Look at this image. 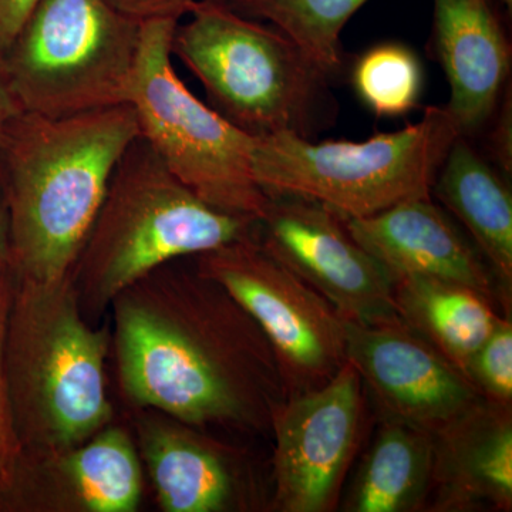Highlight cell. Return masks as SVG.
<instances>
[{
  "label": "cell",
  "instance_id": "cell-1",
  "mask_svg": "<svg viewBox=\"0 0 512 512\" xmlns=\"http://www.w3.org/2000/svg\"><path fill=\"white\" fill-rule=\"evenodd\" d=\"M111 353L126 410L153 409L192 426L271 433L288 399L274 350L218 282L174 262L111 302Z\"/></svg>",
  "mask_w": 512,
  "mask_h": 512
},
{
  "label": "cell",
  "instance_id": "cell-2",
  "mask_svg": "<svg viewBox=\"0 0 512 512\" xmlns=\"http://www.w3.org/2000/svg\"><path fill=\"white\" fill-rule=\"evenodd\" d=\"M140 137L130 104L67 117L23 113L0 148L16 278L49 282L72 275L111 177Z\"/></svg>",
  "mask_w": 512,
  "mask_h": 512
},
{
  "label": "cell",
  "instance_id": "cell-3",
  "mask_svg": "<svg viewBox=\"0 0 512 512\" xmlns=\"http://www.w3.org/2000/svg\"><path fill=\"white\" fill-rule=\"evenodd\" d=\"M110 353V323L86 319L72 275L16 278L3 369L22 451L76 446L117 420Z\"/></svg>",
  "mask_w": 512,
  "mask_h": 512
},
{
  "label": "cell",
  "instance_id": "cell-4",
  "mask_svg": "<svg viewBox=\"0 0 512 512\" xmlns=\"http://www.w3.org/2000/svg\"><path fill=\"white\" fill-rule=\"evenodd\" d=\"M254 225L202 201L138 137L117 165L74 265L83 315L97 325L113 299L138 279L247 238Z\"/></svg>",
  "mask_w": 512,
  "mask_h": 512
},
{
  "label": "cell",
  "instance_id": "cell-5",
  "mask_svg": "<svg viewBox=\"0 0 512 512\" xmlns=\"http://www.w3.org/2000/svg\"><path fill=\"white\" fill-rule=\"evenodd\" d=\"M185 16L173 56L235 126L254 136L291 131L311 138L332 117L328 77L284 33L224 0H197Z\"/></svg>",
  "mask_w": 512,
  "mask_h": 512
},
{
  "label": "cell",
  "instance_id": "cell-6",
  "mask_svg": "<svg viewBox=\"0 0 512 512\" xmlns=\"http://www.w3.org/2000/svg\"><path fill=\"white\" fill-rule=\"evenodd\" d=\"M458 136L446 107H429L417 123L362 143H313L279 131L256 136L252 173L266 195L308 198L343 221L365 218L399 202L431 197Z\"/></svg>",
  "mask_w": 512,
  "mask_h": 512
},
{
  "label": "cell",
  "instance_id": "cell-7",
  "mask_svg": "<svg viewBox=\"0 0 512 512\" xmlns=\"http://www.w3.org/2000/svg\"><path fill=\"white\" fill-rule=\"evenodd\" d=\"M141 28L107 0H39L0 70L23 113L67 117L127 104Z\"/></svg>",
  "mask_w": 512,
  "mask_h": 512
},
{
  "label": "cell",
  "instance_id": "cell-8",
  "mask_svg": "<svg viewBox=\"0 0 512 512\" xmlns=\"http://www.w3.org/2000/svg\"><path fill=\"white\" fill-rule=\"evenodd\" d=\"M180 19L144 20L127 104L140 138L164 167L202 201L258 220L269 197L252 173L256 136L202 103L173 64Z\"/></svg>",
  "mask_w": 512,
  "mask_h": 512
},
{
  "label": "cell",
  "instance_id": "cell-9",
  "mask_svg": "<svg viewBox=\"0 0 512 512\" xmlns=\"http://www.w3.org/2000/svg\"><path fill=\"white\" fill-rule=\"evenodd\" d=\"M200 274L227 289L274 350L288 397L333 379L346 359L345 318L254 238L194 256Z\"/></svg>",
  "mask_w": 512,
  "mask_h": 512
},
{
  "label": "cell",
  "instance_id": "cell-10",
  "mask_svg": "<svg viewBox=\"0 0 512 512\" xmlns=\"http://www.w3.org/2000/svg\"><path fill=\"white\" fill-rule=\"evenodd\" d=\"M366 390L349 362L328 383L288 397L272 417L271 510L338 507L366 427Z\"/></svg>",
  "mask_w": 512,
  "mask_h": 512
},
{
  "label": "cell",
  "instance_id": "cell-11",
  "mask_svg": "<svg viewBox=\"0 0 512 512\" xmlns=\"http://www.w3.org/2000/svg\"><path fill=\"white\" fill-rule=\"evenodd\" d=\"M268 197L254 238L269 254L332 303L342 318L366 325L400 320L392 276L357 244L339 215L308 198Z\"/></svg>",
  "mask_w": 512,
  "mask_h": 512
},
{
  "label": "cell",
  "instance_id": "cell-12",
  "mask_svg": "<svg viewBox=\"0 0 512 512\" xmlns=\"http://www.w3.org/2000/svg\"><path fill=\"white\" fill-rule=\"evenodd\" d=\"M127 416L161 511L271 510V493L245 448L157 410H127Z\"/></svg>",
  "mask_w": 512,
  "mask_h": 512
},
{
  "label": "cell",
  "instance_id": "cell-13",
  "mask_svg": "<svg viewBox=\"0 0 512 512\" xmlns=\"http://www.w3.org/2000/svg\"><path fill=\"white\" fill-rule=\"evenodd\" d=\"M346 359L372 394L382 419L437 433L483 397L443 353L402 320L345 319Z\"/></svg>",
  "mask_w": 512,
  "mask_h": 512
},
{
  "label": "cell",
  "instance_id": "cell-14",
  "mask_svg": "<svg viewBox=\"0 0 512 512\" xmlns=\"http://www.w3.org/2000/svg\"><path fill=\"white\" fill-rule=\"evenodd\" d=\"M144 490L133 433L117 419L76 446L22 451L0 512H136Z\"/></svg>",
  "mask_w": 512,
  "mask_h": 512
},
{
  "label": "cell",
  "instance_id": "cell-15",
  "mask_svg": "<svg viewBox=\"0 0 512 512\" xmlns=\"http://www.w3.org/2000/svg\"><path fill=\"white\" fill-rule=\"evenodd\" d=\"M345 225L394 282L404 276H429L497 299V285L483 255L430 197L399 202L379 214L345 220Z\"/></svg>",
  "mask_w": 512,
  "mask_h": 512
},
{
  "label": "cell",
  "instance_id": "cell-16",
  "mask_svg": "<svg viewBox=\"0 0 512 512\" xmlns=\"http://www.w3.org/2000/svg\"><path fill=\"white\" fill-rule=\"evenodd\" d=\"M429 511H511L512 407L481 399L434 433Z\"/></svg>",
  "mask_w": 512,
  "mask_h": 512
},
{
  "label": "cell",
  "instance_id": "cell-17",
  "mask_svg": "<svg viewBox=\"0 0 512 512\" xmlns=\"http://www.w3.org/2000/svg\"><path fill=\"white\" fill-rule=\"evenodd\" d=\"M437 53L450 86L446 109L461 136L493 116L510 70V49L490 0H434Z\"/></svg>",
  "mask_w": 512,
  "mask_h": 512
},
{
  "label": "cell",
  "instance_id": "cell-18",
  "mask_svg": "<svg viewBox=\"0 0 512 512\" xmlns=\"http://www.w3.org/2000/svg\"><path fill=\"white\" fill-rule=\"evenodd\" d=\"M431 192L468 229L487 259L501 298L511 306L512 198L503 180L464 136H458Z\"/></svg>",
  "mask_w": 512,
  "mask_h": 512
},
{
  "label": "cell",
  "instance_id": "cell-19",
  "mask_svg": "<svg viewBox=\"0 0 512 512\" xmlns=\"http://www.w3.org/2000/svg\"><path fill=\"white\" fill-rule=\"evenodd\" d=\"M433 468V433L399 421L382 419L375 439L357 468L342 510H427Z\"/></svg>",
  "mask_w": 512,
  "mask_h": 512
},
{
  "label": "cell",
  "instance_id": "cell-20",
  "mask_svg": "<svg viewBox=\"0 0 512 512\" xmlns=\"http://www.w3.org/2000/svg\"><path fill=\"white\" fill-rule=\"evenodd\" d=\"M394 302L404 325L443 353L461 372L500 316L493 299L484 293L429 276L397 279Z\"/></svg>",
  "mask_w": 512,
  "mask_h": 512
},
{
  "label": "cell",
  "instance_id": "cell-21",
  "mask_svg": "<svg viewBox=\"0 0 512 512\" xmlns=\"http://www.w3.org/2000/svg\"><path fill=\"white\" fill-rule=\"evenodd\" d=\"M249 19L271 23L328 79L343 69L340 33L367 0H224Z\"/></svg>",
  "mask_w": 512,
  "mask_h": 512
},
{
  "label": "cell",
  "instance_id": "cell-22",
  "mask_svg": "<svg viewBox=\"0 0 512 512\" xmlns=\"http://www.w3.org/2000/svg\"><path fill=\"white\" fill-rule=\"evenodd\" d=\"M353 84L360 99L377 116L399 117L419 103L423 73L412 50L386 43L357 60Z\"/></svg>",
  "mask_w": 512,
  "mask_h": 512
},
{
  "label": "cell",
  "instance_id": "cell-23",
  "mask_svg": "<svg viewBox=\"0 0 512 512\" xmlns=\"http://www.w3.org/2000/svg\"><path fill=\"white\" fill-rule=\"evenodd\" d=\"M483 399L512 407L511 315L498 316L493 330L463 369Z\"/></svg>",
  "mask_w": 512,
  "mask_h": 512
},
{
  "label": "cell",
  "instance_id": "cell-24",
  "mask_svg": "<svg viewBox=\"0 0 512 512\" xmlns=\"http://www.w3.org/2000/svg\"><path fill=\"white\" fill-rule=\"evenodd\" d=\"M15 285L16 275L12 266L10 264L0 266V490L8 483L10 474L22 454V444L13 420L5 369H3V338H5L6 319H8Z\"/></svg>",
  "mask_w": 512,
  "mask_h": 512
},
{
  "label": "cell",
  "instance_id": "cell-25",
  "mask_svg": "<svg viewBox=\"0 0 512 512\" xmlns=\"http://www.w3.org/2000/svg\"><path fill=\"white\" fill-rule=\"evenodd\" d=\"M111 6L130 18L183 19L197 0H107Z\"/></svg>",
  "mask_w": 512,
  "mask_h": 512
},
{
  "label": "cell",
  "instance_id": "cell-26",
  "mask_svg": "<svg viewBox=\"0 0 512 512\" xmlns=\"http://www.w3.org/2000/svg\"><path fill=\"white\" fill-rule=\"evenodd\" d=\"M39 0H0V55L22 28Z\"/></svg>",
  "mask_w": 512,
  "mask_h": 512
},
{
  "label": "cell",
  "instance_id": "cell-27",
  "mask_svg": "<svg viewBox=\"0 0 512 512\" xmlns=\"http://www.w3.org/2000/svg\"><path fill=\"white\" fill-rule=\"evenodd\" d=\"M19 113L18 104L13 100L5 79H3L2 70H0V148H2L10 123Z\"/></svg>",
  "mask_w": 512,
  "mask_h": 512
},
{
  "label": "cell",
  "instance_id": "cell-28",
  "mask_svg": "<svg viewBox=\"0 0 512 512\" xmlns=\"http://www.w3.org/2000/svg\"><path fill=\"white\" fill-rule=\"evenodd\" d=\"M6 264H10L8 212H6L5 198L0 187V266Z\"/></svg>",
  "mask_w": 512,
  "mask_h": 512
},
{
  "label": "cell",
  "instance_id": "cell-29",
  "mask_svg": "<svg viewBox=\"0 0 512 512\" xmlns=\"http://www.w3.org/2000/svg\"><path fill=\"white\" fill-rule=\"evenodd\" d=\"M504 5H507L508 8H511L512 6V0H503Z\"/></svg>",
  "mask_w": 512,
  "mask_h": 512
}]
</instances>
